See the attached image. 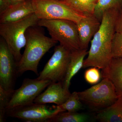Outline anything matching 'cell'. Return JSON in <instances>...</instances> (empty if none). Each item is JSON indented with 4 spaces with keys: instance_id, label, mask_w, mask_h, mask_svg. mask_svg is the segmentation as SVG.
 I'll return each mask as SVG.
<instances>
[{
    "instance_id": "1",
    "label": "cell",
    "mask_w": 122,
    "mask_h": 122,
    "mask_svg": "<svg viewBox=\"0 0 122 122\" xmlns=\"http://www.w3.org/2000/svg\"><path fill=\"white\" fill-rule=\"evenodd\" d=\"M120 9H111L103 14L100 28L91 41L83 68L95 67L103 70L110 63L112 58V44L115 33L116 20Z\"/></svg>"
},
{
    "instance_id": "2",
    "label": "cell",
    "mask_w": 122,
    "mask_h": 122,
    "mask_svg": "<svg viewBox=\"0 0 122 122\" xmlns=\"http://www.w3.org/2000/svg\"><path fill=\"white\" fill-rule=\"evenodd\" d=\"M38 25L31 26L26 32L25 51L17 64L18 77L28 71L38 75V66L42 57L58 42L45 35Z\"/></svg>"
},
{
    "instance_id": "3",
    "label": "cell",
    "mask_w": 122,
    "mask_h": 122,
    "mask_svg": "<svg viewBox=\"0 0 122 122\" xmlns=\"http://www.w3.org/2000/svg\"><path fill=\"white\" fill-rule=\"evenodd\" d=\"M39 19L35 13L15 22L0 24V35L5 40L17 63L20 60L21 49L26 43L27 29L38 25Z\"/></svg>"
},
{
    "instance_id": "4",
    "label": "cell",
    "mask_w": 122,
    "mask_h": 122,
    "mask_svg": "<svg viewBox=\"0 0 122 122\" xmlns=\"http://www.w3.org/2000/svg\"><path fill=\"white\" fill-rule=\"evenodd\" d=\"M38 25L46 28L52 38L71 52L81 49L76 22L65 20H39Z\"/></svg>"
},
{
    "instance_id": "5",
    "label": "cell",
    "mask_w": 122,
    "mask_h": 122,
    "mask_svg": "<svg viewBox=\"0 0 122 122\" xmlns=\"http://www.w3.org/2000/svg\"><path fill=\"white\" fill-rule=\"evenodd\" d=\"M78 93L82 103L93 111H99L110 106L118 97L114 86L107 78H103L97 85Z\"/></svg>"
},
{
    "instance_id": "6",
    "label": "cell",
    "mask_w": 122,
    "mask_h": 122,
    "mask_svg": "<svg viewBox=\"0 0 122 122\" xmlns=\"http://www.w3.org/2000/svg\"><path fill=\"white\" fill-rule=\"evenodd\" d=\"M32 2L34 13L39 20H68L77 23L86 16L62 0H32Z\"/></svg>"
},
{
    "instance_id": "7",
    "label": "cell",
    "mask_w": 122,
    "mask_h": 122,
    "mask_svg": "<svg viewBox=\"0 0 122 122\" xmlns=\"http://www.w3.org/2000/svg\"><path fill=\"white\" fill-rule=\"evenodd\" d=\"M71 52L60 44L55 46L53 54L37 79L52 82L63 81L70 61Z\"/></svg>"
},
{
    "instance_id": "8",
    "label": "cell",
    "mask_w": 122,
    "mask_h": 122,
    "mask_svg": "<svg viewBox=\"0 0 122 122\" xmlns=\"http://www.w3.org/2000/svg\"><path fill=\"white\" fill-rule=\"evenodd\" d=\"M59 111L57 106L33 102L27 105L7 109V116L25 122H48Z\"/></svg>"
},
{
    "instance_id": "9",
    "label": "cell",
    "mask_w": 122,
    "mask_h": 122,
    "mask_svg": "<svg viewBox=\"0 0 122 122\" xmlns=\"http://www.w3.org/2000/svg\"><path fill=\"white\" fill-rule=\"evenodd\" d=\"M51 83V81L48 80L25 78L21 86L14 91L7 110L33 102L37 97Z\"/></svg>"
},
{
    "instance_id": "10",
    "label": "cell",
    "mask_w": 122,
    "mask_h": 122,
    "mask_svg": "<svg viewBox=\"0 0 122 122\" xmlns=\"http://www.w3.org/2000/svg\"><path fill=\"white\" fill-rule=\"evenodd\" d=\"M17 63L4 40L0 39V86L7 91L14 90L17 77Z\"/></svg>"
},
{
    "instance_id": "11",
    "label": "cell",
    "mask_w": 122,
    "mask_h": 122,
    "mask_svg": "<svg viewBox=\"0 0 122 122\" xmlns=\"http://www.w3.org/2000/svg\"><path fill=\"white\" fill-rule=\"evenodd\" d=\"M71 94L69 90L64 88L62 82H52L45 91L37 97L34 102L41 104L52 103L59 106L66 101Z\"/></svg>"
},
{
    "instance_id": "12",
    "label": "cell",
    "mask_w": 122,
    "mask_h": 122,
    "mask_svg": "<svg viewBox=\"0 0 122 122\" xmlns=\"http://www.w3.org/2000/svg\"><path fill=\"white\" fill-rule=\"evenodd\" d=\"M81 49H87L90 42L100 28L101 21L94 15H87L76 23Z\"/></svg>"
},
{
    "instance_id": "13",
    "label": "cell",
    "mask_w": 122,
    "mask_h": 122,
    "mask_svg": "<svg viewBox=\"0 0 122 122\" xmlns=\"http://www.w3.org/2000/svg\"><path fill=\"white\" fill-rule=\"evenodd\" d=\"M34 13L32 0L10 5L0 13V24L18 21Z\"/></svg>"
},
{
    "instance_id": "14",
    "label": "cell",
    "mask_w": 122,
    "mask_h": 122,
    "mask_svg": "<svg viewBox=\"0 0 122 122\" xmlns=\"http://www.w3.org/2000/svg\"><path fill=\"white\" fill-rule=\"evenodd\" d=\"M102 76L112 82L118 96L122 95V58H112L108 65L102 70Z\"/></svg>"
},
{
    "instance_id": "15",
    "label": "cell",
    "mask_w": 122,
    "mask_h": 122,
    "mask_svg": "<svg viewBox=\"0 0 122 122\" xmlns=\"http://www.w3.org/2000/svg\"><path fill=\"white\" fill-rule=\"evenodd\" d=\"M88 53L87 49L78 50L71 52L70 61L66 74L62 81L63 86L66 89L69 90L71 79L81 68H83L85 57Z\"/></svg>"
},
{
    "instance_id": "16",
    "label": "cell",
    "mask_w": 122,
    "mask_h": 122,
    "mask_svg": "<svg viewBox=\"0 0 122 122\" xmlns=\"http://www.w3.org/2000/svg\"><path fill=\"white\" fill-rule=\"evenodd\" d=\"M95 118L101 122H122V95L110 106L98 111Z\"/></svg>"
},
{
    "instance_id": "17",
    "label": "cell",
    "mask_w": 122,
    "mask_h": 122,
    "mask_svg": "<svg viewBox=\"0 0 122 122\" xmlns=\"http://www.w3.org/2000/svg\"><path fill=\"white\" fill-rule=\"evenodd\" d=\"M77 12L85 16L94 15L98 0H62Z\"/></svg>"
},
{
    "instance_id": "18",
    "label": "cell",
    "mask_w": 122,
    "mask_h": 122,
    "mask_svg": "<svg viewBox=\"0 0 122 122\" xmlns=\"http://www.w3.org/2000/svg\"><path fill=\"white\" fill-rule=\"evenodd\" d=\"M93 120L89 114L62 112L51 118L48 122H88Z\"/></svg>"
},
{
    "instance_id": "19",
    "label": "cell",
    "mask_w": 122,
    "mask_h": 122,
    "mask_svg": "<svg viewBox=\"0 0 122 122\" xmlns=\"http://www.w3.org/2000/svg\"><path fill=\"white\" fill-rule=\"evenodd\" d=\"M59 112H77L83 109V104L81 102L78 92H74L71 94L69 98L64 103L57 106Z\"/></svg>"
},
{
    "instance_id": "20",
    "label": "cell",
    "mask_w": 122,
    "mask_h": 122,
    "mask_svg": "<svg viewBox=\"0 0 122 122\" xmlns=\"http://www.w3.org/2000/svg\"><path fill=\"white\" fill-rule=\"evenodd\" d=\"M122 7V0H98L94 15L102 21L103 14L106 11Z\"/></svg>"
},
{
    "instance_id": "21",
    "label": "cell",
    "mask_w": 122,
    "mask_h": 122,
    "mask_svg": "<svg viewBox=\"0 0 122 122\" xmlns=\"http://www.w3.org/2000/svg\"><path fill=\"white\" fill-rule=\"evenodd\" d=\"M14 91H7L0 86V122L6 121L7 109Z\"/></svg>"
},
{
    "instance_id": "22",
    "label": "cell",
    "mask_w": 122,
    "mask_h": 122,
    "mask_svg": "<svg viewBox=\"0 0 122 122\" xmlns=\"http://www.w3.org/2000/svg\"><path fill=\"white\" fill-rule=\"evenodd\" d=\"M112 58L122 59V33L115 32L114 35L111 47Z\"/></svg>"
},
{
    "instance_id": "23",
    "label": "cell",
    "mask_w": 122,
    "mask_h": 122,
    "mask_svg": "<svg viewBox=\"0 0 122 122\" xmlns=\"http://www.w3.org/2000/svg\"><path fill=\"white\" fill-rule=\"evenodd\" d=\"M98 68L92 67L86 71L85 73V78L86 81L91 85L98 83L101 77V74Z\"/></svg>"
},
{
    "instance_id": "24",
    "label": "cell",
    "mask_w": 122,
    "mask_h": 122,
    "mask_svg": "<svg viewBox=\"0 0 122 122\" xmlns=\"http://www.w3.org/2000/svg\"><path fill=\"white\" fill-rule=\"evenodd\" d=\"M115 30L116 32L122 33V7L119 9L116 18Z\"/></svg>"
},
{
    "instance_id": "25",
    "label": "cell",
    "mask_w": 122,
    "mask_h": 122,
    "mask_svg": "<svg viewBox=\"0 0 122 122\" xmlns=\"http://www.w3.org/2000/svg\"><path fill=\"white\" fill-rule=\"evenodd\" d=\"M10 5L9 0H0V13L1 12Z\"/></svg>"
},
{
    "instance_id": "26",
    "label": "cell",
    "mask_w": 122,
    "mask_h": 122,
    "mask_svg": "<svg viewBox=\"0 0 122 122\" xmlns=\"http://www.w3.org/2000/svg\"><path fill=\"white\" fill-rule=\"evenodd\" d=\"M30 0H9V2L10 5L15 4L19 2H24Z\"/></svg>"
}]
</instances>
